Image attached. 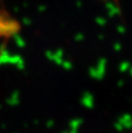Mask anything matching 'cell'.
<instances>
[{
  "mask_svg": "<svg viewBox=\"0 0 132 133\" xmlns=\"http://www.w3.org/2000/svg\"><path fill=\"white\" fill-rule=\"evenodd\" d=\"M126 68H129V63L128 62H124L123 64H122V66H121V70L124 71V69H126Z\"/></svg>",
  "mask_w": 132,
  "mask_h": 133,
  "instance_id": "3",
  "label": "cell"
},
{
  "mask_svg": "<svg viewBox=\"0 0 132 133\" xmlns=\"http://www.w3.org/2000/svg\"><path fill=\"white\" fill-rule=\"evenodd\" d=\"M104 72H105V60H101L100 62L97 63V65L90 70V75L93 76V77L97 78V79L102 78Z\"/></svg>",
  "mask_w": 132,
  "mask_h": 133,
  "instance_id": "2",
  "label": "cell"
},
{
  "mask_svg": "<svg viewBox=\"0 0 132 133\" xmlns=\"http://www.w3.org/2000/svg\"><path fill=\"white\" fill-rule=\"evenodd\" d=\"M20 30L18 21L11 19L8 15H0V36H12Z\"/></svg>",
  "mask_w": 132,
  "mask_h": 133,
  "instance_id": "1",
  "label": "cell"
}]
</instances>
